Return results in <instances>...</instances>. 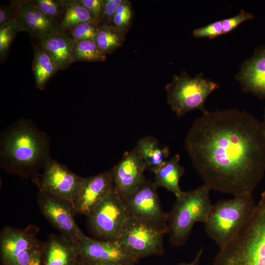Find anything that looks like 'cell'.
I'll list each match as a JSON object with an SVG mask.
<instances>
[{
  "mask_svg": "<svg viewBox=\"0 0 265 265\" xmlns=\"http://www.w3.org/2000/svg\"><path fill=\"white\" fill-rule=\"evenodd\" d=\"M32 69L36 86L40 90L44 89L48 81L58 70L51 54L41 45L34 48Z\"/></svg>",
  "mask_w": 265,
  "mask_h": 265,
  "instance_id": "44dd1931",
  "label": "cell"
},
{
  "mask_svg": "<svg viewBox=\"0 0 265 265\" xmlns=\"http://www.w3.org/2000/svg\"><path fill=\"white\" fill-rule=\"evenodd\" d=\"M180 157L175 155L167 160L160 167L154 172L155 185L164 187L172 192L176 197L183 191L179 185L181 177L185 173L184 168L180 164Z\"/></svg>",
  "mask_w": 265,
  "mask_h": 265,
  "instance_id": "d6986e66",
  "label": "cell"
},
{
  "mask_svg": "<svg viewBox=\"0 0 265 265\" xmlns=\"http://www.w3.org/2000/svg\"><path fill=\"white\" fill-rule=\"evenodd\" d=\"M132 17L131 4L128 0H124L117 8L112 22L116 28L125 34L130 26Z\"/></svg>",
  "mask_w": 265,
  "mask_h": 265,
  "instance_id": "484cf974",
  "label": "cell"
},
{
  "mask_svg": "<svg viewBox=\"0 0 265 265\" xmlns=\"http://www.w3.org/2000/svg\"><path fill=\"white\" fill-rule=\"evenodd\" d=\"M32 3L46 15L55 19L61 14H64L63 0H35Z\"/></svg>",
  "mask_w": 265,
  "mask_h": 265,
  "instance_id": "83f0119b",
  "label": "cell"
},
{
  "mask_svg": "<svg viewBox=\"0 0 265 265\" xmlns=\"http://www.w3.org/2000/svg\"><path fill=\"white\" fill-rule=\"evenodd\" d=\"M76 245L81 259L128 264L137 262L117 241L96 239L84 234Z\"/></svg>",
  "mask_w": 265,
  "mask_h": 265,
  "instance_id": "4fadbf2b",
  "label": "cell"
},
{
  "mask_svg": "<svg viewBox=\"0 0 265 265\" xmlns=\"http://www.w3.org/2000/svg\"><path fill=\"white\" fill-rule=\"evenodd\" d=\"M210 190L204 184L195 189L183 191L176 197L172 209L168 213V233L173 246L184 245L194 225L206 221L212 206Z\"/></svg>",
  "mask_w": 265,
  "mask_h": 265,
  "instance_id": "277c9868",
  "label": "cell"
},
{
  "mask_svg": "<svg viewBox=\"0 0 265 265\" xmlns=\"http://www.w3.org/2000/svg\"><path fill=\"white\" fill-rule=\"evenodd\" d=\"M192 34L197 38L212 39L223 34L221 21H218L193 30Z\"/></svg>",
  "mask_w": 265,
  "mask_h": 265,
  "instance_id": "4dcf8cb0",
  "label": "cell"
},
{
  "mask_svg": "<svg viewBox=\"0 0 265 265\" xmlns=\"http://www.w3.org/2000/svg\"><path fill=\"white\" fill-rule=\"evenodd\" d=\"M219 85L202 74L194 77L183 71L180 75H175L172 81L166 84L167 102L177 117H181L194 110H206L205 102Z\"/></svg>",
  "mask_w": 265,
  "mask_h": 265,
  "instance_id": "5b68a950",
  "label": "cell"
},
{
  "mask_svg": "<svg viewBox=\"0 0 265 265\" xmlns=\"http://www.w3.org/2000/svg\"><path fill=\"white\" fill-rule=\"evenodd\" d=\"M254 18L252 13L241 9L237 15L221 20L223 34L233 31L242 23Z\"/></svg>",
  "mask_w": 265,
  "mask_h": 265,
  "instance_id": "f546056e",
  "label": "cell"
},
{
  "mask_svg": "<svg viewBox=\"0 0 265 265\" xmlns=\"http://www.w3.org/2000/svg\"><path fill=\"white\" fill-rule=\"evenodd\" d=\"M37 202L45 217L61 236L76 244L84 234L75 220L76 213L72 204L62 197L41 191L37 194Z\"/></svg>",
  "mask_w": 265,
  "mask_h": 265,
  "instance_id": "9c48e42d",
  "label": "cell"
},
{
  "mask_svg": "<svg viewBox=\"0 0 265 265\" xmlns=\"http://www.w3.org/2000/svg\"><path fill=\"white\" fill-rule=\"evenodd\" d=\"M99 26L96 22H87L77 25L67 31L74 42L95 40L98 33Z\"/></svg>",
  "mask_w": 265,
  "mask_h": 265,
  "instance_id": "d4e9b609",
  "label": "cell"
},
{
  "mask_svg": "<svg viewBox=\"0 0 265 265\" xmlns=\"http://www.w3.org/2000/svg\"><path fill=\"white\" fill-rule=\"evenodd\" d=\"M106 59V54L98 46L95 40L74 42L72 53V63L76 61L102 62Z\"/></svg>",
  "mask_w": 265,
  "mask_h": 265,
  "instance_id": "cb8c5ba5",
  "label": "cell"
},
{
  "mask_svg": "<svg viewBox=\"0 0 265 265\" xmlns=\"http://www.w3.org/2000/svg\"><path fill=\"white\" fill-rule=\"evenodd\" d=\"M63 2L64 11L62 20L59 24L60 32H65L83 23L96 22L89 11L76 0H63Z\"/></svg>",
  "mask_w": 265,
  "mask_h": 265,
  "instance_id": "7402d4cb",
  "label": "cell"
},
{
  "mask_svg": "<svg viewBox=\"0 0 265 265\" xmlns=\"http://www.w3.org/2000/svg\"><path fill=\"white\" fill-rule=\"evenodd\" d=\"M125 34L114 26L103 24L99 26L95 40L104 53L110 54L123 45Z\"/></svg>",
  "mask_w": 265,
  "mask_h": 265,
  "instance_id": "603a6c76",
  "label": "cell"
},
{
  "mask_svg": "<svg viewBox=\"0 0 265 265\" xmlns=\"http://www.w3.org/2000/svg\"><path fill=\"white\" fill-rule=\"evenodd\" d=\"M76 1L89 11L96 22L98 24L101 22L104 7V0H77Z\"/></svg>",
  "mask_w": 265,
  "mask_h": 265,
  "instance_id": "1f68e13d",
  "label": "cell"
},
{
  "mask_svg": "<svg viewBox=\"0 0 265 265\" xmlns=\"http://www.w3.org/2000/svg\"><path fill=\"white\" fill-rule=\"evenodd\" d=\"M76 245L62 236L50 235L42 244L41 265H78Z\"/></svg>",
  "mask_w": 265,
  "mask_h": 265,
  "instance_id": "e0dca14e",
  "label": "cell"
},
{
  "mask_svg": "<svg viewBox=\"0 0 265 265\" xmlns=\"http://www.w3.org/2000/svg\"><path fill=\"white\" fill-rule=\"evenodd\" d=\"M185 146L211 190L234 196L252 194L264 176L262 121L245 111L206 110L188 131Z\"/></svg>",
  "mask_w": 265,
  "mask_h": 265,
  "instance_id": "6da1fadb",
  "label": "cell"
},
{
  "mask_svg": "<svg viewBox=\"0 0 265 265\" xmlns=\"http://www.w3.org/2000/svg\"><path fill=\"white\" fill-rule=\"evenodd\" d=\"M43 169L42 173L34 179L39 191L62 197L73 205L83 177L52 158Z\"/></svg>",
  "mask_w": 265,
  "mask_h": 265,
  "instance_id": "30bf717a",
  "label": "cell"
},
{
  "mask_svg": "<svg viewBox=\"0 0 265 265\" xmlns=\"http://www.w3.org/2000/svg\"><path fill=\"white\" fill-rule=\"evenodd\" d=\"M123 0H104L103 13L101 21L105 19L109 22L112 21L113 16L118 6L123 2Z\"/></svg>",
  "mask_w": 265,
  "mask_h": 265,
  "instance_id": "836d02e7",
  "label": "cell"
},
{
  "mask_svg": "<svg viewBox=\"0 0 265 265\" xmlns=\"http://www.w3.org/2000/svg\"><path fill=\"white\" fill-rule=\"evenodd\" d=\"M39 243L29 231L7 227L1 232L0 253L2 265H16L18 257L25 250Z\"/></svg>",
  "mask_w": 265,
  "mask_h": 265,
  "instance_id": "2e32d148",
  "label": "cell"
},
{
  "mask_svg": "<svg viewBox=\"0 0 265 265\" xmlns=\"http://www.w3.org/2000/svg\"><path fill=\"white\" fill-rule=\"evenodd\" d=\"M78 265H135V264H128L111 262H104L83 260L79 258Z\"/></svg>",
  "mask_w": 265,
  "mask_h": 265,
  "instance_id": "e575fe53",
  "label": "cell"
},
{
  "mask_svg": "<svg viewBox=\"0 0 265 265\" xmlns=\"http://www.w3.org/2000/svg\"><path fill=\"white\" fill-rule=\"evenodd\" d=\"M257 204L252 194L222 200L212 205L204 229L219 249L233 241L251 219Z\"/></svg>",
  "mask_w": 265,
  "mask_h": 265,
  "instance_id": "3957f363",
  "label": "cell"
},
{
  "mask_svg": "<svg viewBox=\"0 0 265 265\" xmlns=\"http://www.w3.org/2000/svg\"><path fill=\"white\" fill-rule=\"evenodd\" d=\"M236 79L242 92L265 99V45L256 48L253 55L243 62Z\"/></svg>",
  "mask_w": 265,
  "mask_h": 265,
  "instance_id": "9a60e30c",
  "label": "cell"
},
{
  "mask_svg": "<svg viewBox=\"0 0 265 265\" xmlns=\"http://www.w3.org/2000/svg\"><path fill=\"white\" fill-rule=\"evenodd\" d=\"M113 189L109 171L82 178L73 204L76 214L88 216Z\"/></svg>",
  "mask_w": 265,
  "mask_h": 265,
  "instance_id": "7c38bea8",
  "label": "cell"
},
{
  "mask_svg": "<svg viewBox=\"0 0 265 265\" xmlns=\"http://www.w3.org/2000/svg\"><path fill=\"white\" fill-rule=\"evenodd\" d=\"M135 147L143 159L147 168L153 172L168 160L169 147L162 145L158 139L152 136L140 138Z\"/></svg>",
  "mask_w": 265,
  "mask_h": 265,
  "instance_id": "ffe728a7",
  "label": "cell"
},
{
  "mask_svg": "<svg viewBox=\"0 0 265 265\" xmlns=\"http://www.w3.org/2000/svg\"><path fill=\"white\" fill-rule=\"evenodd\" d=\"M157 188L153 182L146 180L134 192L122 199L130 217L168 232V213L161 208Z\"/></svg>",
  "mask_w": 265,
  "mask_h": 265,
  "instance_id": "ba28073f",
  "label": "cell"
},
{
  "mask_svg": "<svg viewBox=\"0 0 265 265\" xmlns=\"http://www.w3.org/2000/svg\"><path fill=\"white\" fill-rule=\"evenodd\" d=\"M262 123L264 132V133L265 135V108L264 111L263 118V120H262Z\"/></svg>",
  "mask_w": 265,
  "mask_h": 265,
  "instance_id": "8d00e7d4",
  "label": "cell"
},
{
  "mask_svg": "<svg viewBox=\"0 0 265 265\" xmlns=\"http://www.w3.org/2000/svg\"><path fill=\"white\" fill-rule=\"evenodd\" d=\"M42 254V244L39 242L22 253L16 265H41Z\"/></svg>",
  "mask_w": 265,
  "mask_h": 265,
  "instance_id": "f1b7e54d",
  "label": "cell"
},
{
  "mask_svg": "<svg viewBox=\"0 0 265 265\" xmlns=\"http://www.w3.org/2000/svg\"><path fill=\"white\" fill-rule=\"evenodd\" d=\"M40 45L53 57L58 70L67 68L72 63V53L74 41L72 38L59 31L40 41Z\"/></svg>",
  "mask_w": 265,
  "mask_h": 265,
  "instance_id": "ac0fdd59",
  "label": "cell"
},
{
  "mask_svg": "<svg viewBox=\"0 0 265 265\" xmlns=\"http://www.w3.org/2000/svg\"><path fill=\"white\" fill-rule=\"evenodd\" d=\"M146 165L134 147L126 152L120 161L110 171L115 191L123 199L134 192L147 180Z\"/></svg>",
  "mask_w": 265,
  "mask_h": 265,
  "instance_id": "8fae6325",
  "label": "cell"
},
{
  "mask_svg": "<svg viewBox=\"0 0 265 265\" xmlns=\"http://www.w3.org/2000/svg\"><path fill=\"white\" fill-rule=\"evenodd\" d=\"M21 31L16 18L9 25L0 28V55L3 57L16 34Z\"/></svg>",
  "mask_w": 265,
  "mask_h": 265,
  "instance_id": "4316f807",
  "label": "cell"
},
{
  "mask_svg": "<svg viewBox=\"0 0 265 265\" xmlns=\"http://www.w3.org/2000/svg\"><path fill=\"white\" fill-rule=\"evenodd\" d=\"M16 19L21 31L40 41L59 30V24L33 5L30 0L19 2Z\"/></svg>",
  "mask_w": 265,
  "mask_h": 265,
  "instance_id": "5bb4252c",
  "label": "cell"
},
{
  "mask_svg": "<svg viewBox=\"0 0 265 265\" xmlns=\"http://www.w3.org/2000/svg\"><path fill=\"white\" fill-rule=\"evenodd\" d=\"M204 251L202 247L197 252L196 256L192 261L189 263H183L177 265H200L202 255Z\"/></svg>",
  "mask_w": 265,
  "mask_h": 265,
  "instance_id": "d590c367",
  "label": "cell"
},
{
  "mask_svg": "<svg viewBox=\"0 0 265 265\" xmlns=\"http://www.w3.org/2000/svg\"><path fill=\"white\" fill-rule=\"evenodd\" d=\"M165 230L130 217L117 241L137 262L151 256L164 254Z\"/></svg>",
  "mask_w": 265,
  "mask_h": 265,
  "instance_id": "8992f818",
  "label": "cell"
},
{
  "mask_svg": "<svg viewBox=\"0 0 265 265\" xmlns=\"http://www.w3.org/2000/svg\"><path fill=\"white\" fill-rule=\"evenodd\" d=\"M51 159L48 135L31 120H18L1 132L0 165L7 171L35 177Z\"/></svg>",
  "mask_w": 265,
  "mask_h": 265,
  "instance_id": "7a4b0ae2",
  "label": "cell"
},
{
  "mask_svg": "<svg viewBox=\"0 0 265 265\" xmlns=\"http://www.w3.org/2000/svg\"><path fill=\"white\" fill-rule=\"evenodd\" d=\"M18 2H15L12 5H2L0 9V28L4 27L17 17Z\"/></svg>",
  "mask_w": 265,
  "mask_h": 265,
  "instance_id": "d6a6232c",
  "label": "cell"
},
{
  "mask_svg": "<svg viewBox=\"0 0 265 265\" xmlns=\"http://www.w3.org/2000/svg\"><path fill=\"white\" fill-rule=\"evenodd\" d=\"M130 217L123 200L113 189L88 216V221L101 239L117 241Z\"/></svg>",
  "mask_w": 265,
  "mask_h": 265,
  "instance_id": "52a82bcc",
  "label": "cell"
}]
</instances>
